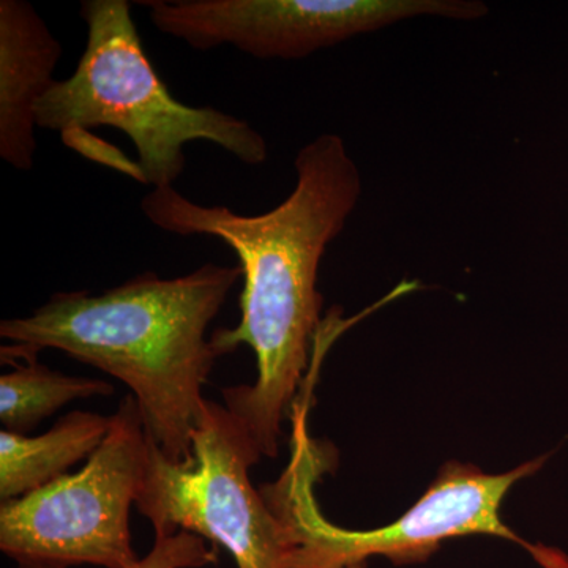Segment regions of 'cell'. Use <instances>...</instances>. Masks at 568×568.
I'll list each match as a JSON object with an SVG mask.
<instances>
[{
  "mask_svg": "<svg viewBox=\"0 0 568 568\" xmlns=\"http://www.w3.org/2000/svg\"><path fill=\"white\" fill-rule=\"evenodd\" d=\"M294 190L261 215H241L226 205H201L174 186L153 189L141 201L145 219L164 233L211 235L239 257L245 278L241 321L216 328L211 342L220 355L246 345L256 357L252 386L223 388L230 409L263 457L276 458L283 418L320 336L324 298L317 274L325 250L345 230L361 201V170L335 133H323L294 159Z\"/></svg>",
  "mask_w": 568,
  "mask_h": 568,
  "instance_id": "1",
  "label": "cell"
},
{
  "mask_svg": "<svg viewBox=\"0 0 568 568\" xmlns=\"http://www.w3.org/2000/svg\"><path fill=\"white\" fill-rule=\"evenodd\" d=\"M242 278L241 265L204 264L189 275L153 272L91 294L51 295L31 316L0 323L3 364L58 349L122 381L133 392L148 435L173 463L192 459L193 433L216 358L209 325Z\"/></svg>",
  "mask_w": 568,
  "mask_h": 568,
  "instance_id": "2",
  "label": "cell"
},
{
  "mask_svg": "<svg viewBox=\"0 0 568 568\" xmlns=\"http://www.w3.org/2000/svg\"><path fill=\"white\" fill-rule=\"evenodd\" d=\"M88 41L67 80L55 81L37 108V125L69 148L88 130L112 126L133 142L136 181L174 186L186 166L185 145L209 141L242 163L263 164L268 148L244 119L212 106L179 102L153 69L126 0H84Z\"/></svg>",
  "mask_w": 568,
  "mask_h": 568,
  "instance_id": "3",
  "label": "cell"
},
{
  "mask_svg": "<svg viewBox=\"0 0 568 568\" xmlns=\"http://www.w3.org/2000/svg\"><path fill=\"white\" fill-rule=\"evenodd\" d=\"M306 416V403L295 402L290 465L278 480L260 488L286 534V568H351L369 558L414 566L432 558L450 538L480 534L514 541L545 568H568L566 556L523 540L500 515L510 488L540 470L548 455L504 474L446 463L425 495L396 521L368 530L345 529L328 521L317 506L315 485L331 470L332 458L324 444L310 436Z\"/></svg>",
  "mask_w": 568,
  "mask_h": 568,
  "instance_id": "4",
  "label": "cell"
},
{
  "mask_svg": "<svg viewBox=\"0 0 568 568\" xmlns=\"http://www.w3.org/2000/svg\"><path fill=\"white\" fill-rule=\"evenodd\" d=\"M149 444L140 406L126 395L102 446L78 473L0 503V551L18 566L126 568L138 555L130 532Z\"/></svg>",
  "mask_w": 568,
  "mask_h": 568,
  "instance_id": "5",
  "label": "cell"
},
{
  "mask_svg": "<svg viewBox=\"0 0 568 568\" xmlns=\"http://www.w3.org/2000/svg\"><path fill=\"white\" fill-rule=\"evenodd\" d=\"M148 444L134 507L155 537L186 530L226 549L237 568H286L290 544L282 523L250 480L263 454L226 406L205 402L190 462H170L149 435Z\"/></svg>",
  "mask_w": 568,
  "mask_h": 568,
  "instance_id": "6",
  "label": "cell"
},
{
  "mask_svg": "<svg viewBox=\"0 0 568 568\" xmlns=\"http://www.w3.org/2000/svg\"><path fill=\"white\" fill-rule=\"evenodd\" d=\"M164 36L197 51L234 47L256 59H305L418 17L477 21L480 0H140Z\"/></svg>",
  "mask_w": 568,
  "mask_h": 568,
  "instance_id": "7",
  "label": "cell"
},
{
  "mask_svg": "<svg viewBox=\"0 0 568 568\" xmlns=\"http://www.w3.org/2000/svg\"><path fill=\"white\" fill-rule=\"evenodd\" d=\"M62 44L26 0H0V159L31 171L37 108L54 88Z\"/></svg>",
  "mask_w": 568,
  "mask_h": 568,
  "instance_id": "8",
  "label": "cell"
},
{
  "mask_svg": "<svg viewBox=\"0 0 568 568\" xmlns=\"http://www.w3.org/2000/svg\"><path fill=\"white\" fill-rule=\"evenodd\" d=\"M111 416L73 410L44 435L0 432V500L17 499L69 474L88 462L106 437Z\"/></svg>",
  "mask_w": 568,
  "mask_h": 568,
  "instance_id": "9",
  "label": "cell"
},
{
  "mask_svg": "<svg viewBox=\"0 0 568 568\" xmlns=\"http://www.w3.org/2000/svg\"><path fill=\"white\" fill-rule=\"evenodd\" d=\"M13 366V372L0 376V422L3 429L18 435L31 432L71 402L114 394L106 381L52 372L37 358Z\"/></svg>",
  "mask_w": 568,
  "mask_h": 568,
  "instance_id": "10",
  "label": "cell"
},
{
  "mask_svg": "<svg viewBox=\"0 0 568 568\" xmlns=\"http://www.w3.org/2000/svg\"><path fill=\"white\" fill-rule=\"evenodd\" d=\"M219 562L216 547H207V540L196 534L179 530L174 536L155 537L145 558L126 568H204ZM18 568H58L24 564Z\"/></svg>",
  "mask_w": 568,
  "mask_h": 568,
  "instance_id": "11",
  "label": "cell"
},
{
  "mask_svg": "<svg viewBox=\"0 0 568 568\" xmlns=\"http://www.w3.org/2000/svg\"><path fill=\"white\" fill-rule=\"evenodd\" d=\"M351 568H366V564H361V566H354V567H351Z\"/></svg>",
  "mask_w": 568,
  "mask_h": 568,
  "instance_id": "12",
  "label": "cell"
}]
</instances>
